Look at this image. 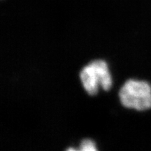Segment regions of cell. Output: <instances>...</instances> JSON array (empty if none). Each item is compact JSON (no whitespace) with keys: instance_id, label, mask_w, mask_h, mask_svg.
<instances>
[{"instance_id":"6da1fadb","label":"cell","mask_w":151,"mask_h":151,"mask_svg":"<svg viewBox=\"0 0 151 151\" xmlns=\"http://www.w3.org/2000/svg\"><path fill=\"white\" fill-rule=\"evenodd\" d=\"M119 97L126 108L148 110L151 109V86L145 81L130 79L120 88Z\"/></svg>"},{"instance_id":"7a4b0ae2","label":"cell","mask_w":151,"mask_h":151,"mask_svg":"<svg viewBox=\"0 0 151 151\" xmlns=\"http://www.w3.org/2000/svg\"><path fill=\"white\" fill-rule=\"evenodd\" d=\"M81 81L85 90L90 95H95L99 86L104 90H109L112 86V77L107 63L97 60L85 67L80 73Z\"/></svg>"},{"instance_id":"3957f363","label":"cell","mask_w":151,"mask_h":151,"mask_svg":"<svg viewBox=\"0 0 151 151\" xmlns=\"http://www.w3.org/2000/svg\"><path fill=\"white\" fill-rule=\"evenodd\" d=\"M79 150L81 151H98L95 143L90 139H85L81 142Z\"/></svg>"},{"instance_id":"277c9868","label":"cell","mask_w":151,"mask_h":151,"mask_svg":"<svg viewBox=\"0 0 151 151\" xmlns=\"http://www.w3.org/2000/svg\"><path fill=\"white\" fill-rule=\"evenodd\" d=\"M67 151H81L80 150H76V149H75V148H69V149H67Z\"/></svg>"}]
</instances>
